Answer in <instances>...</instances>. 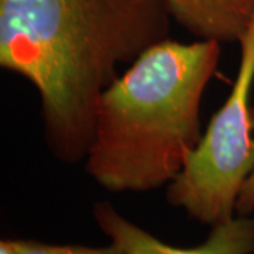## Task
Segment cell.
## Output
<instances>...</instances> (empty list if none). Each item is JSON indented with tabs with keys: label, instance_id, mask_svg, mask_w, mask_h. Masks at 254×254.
<instances>
[{
	"label": "cell",
	"instance_id": "277c9868",
	"mask_svg": "<svg viewBox=\"0 0 254 254\" xmlns=\"http://www.w3.org/2000/svg\"><path fill=\"white\" fill-rule=\"evenodd\" d=\"M100 230L123 254H254V218L240 216L212 226L199 246L182 249L168 245L122 216L108 200L93 205Z\"/></svg>",
	"mask_w": 254,
	"mask_h": 254
},
{
	"label": "cell",
	"instance_id": "8992f818",
	"mask_svg": "<svg viewBox=\"0 0 254 254\" xmlns=\"http://www.w3.org/2000/svg\"><path fill=\"white\" fill-rule=\"evenodd\" d=\"M18 254H123L113 243L105 247L78 245H47L36 240H21Z\"/></svg>",
	"mask_w": 254,
	"mask_h": 254
},
{
	"label": "cell",
	"instance_id": "7a4b0ae2",
	"mask_svg": "<svg viewBox=\"0 0 254 254\" xmlns=\"http://www.w3.org/2000/svg\"><path fill=\"white\" fill-rule=\"evenodd\" d=\"M220 43L164 40L102 93L85 171L112 192H145L177 178L199 143L200 102Z\"/></svg>",
	"mask_w": 254,
	"mask_h": 254
},
{
	"label": "cell",
	"instance_id": "5b68a950",
	"mask_svg": "<svg viewBox=\"0 0 254 254\" xmlns=\"http://www.w3.org/2000/svg\"><path fill=\"white\" fill-rule=\"evenodd\" d=\"M171 17L198 40L239 43L254 17V0H161Z\"/></svg>",
	"mask_w": 254,
	"mask_h": 254
},
{
	"label": "cell",
	"instance_id": "ba28073f",
	"mask_svg": "<svg viewBox=\"0 0 254 254\" xmlns=\"http://www.w3.org/2000/svg\"><path fill=\"white\" fill-rule=\"evenodd\" d=\"M21 247V240L6 239L0 242V254H18Z\"/></svg>",
	"mask_w": 254,
	"mask_h": 254
},
{
	"label": "cell",
	"instance_id": "6da1fadb",
	"mask_svg": "<svg viewBox=\"0 0 254 254\" xmlns=\"http://www.w3.org/2000/svg\"><path fill=\"white\" fill-rule=\"evenodd\" d=\"M170 18L161 0H0V65L34 85L55 158H86L102 93Z\"/></svg>",
	"mask_w": 254,
	"mask_h": 254
},
{
	"label": "cell",
	"instance_id": "3957f363",
	"mask_svg": "<svg viewBox=\"0 0 254 254\" xmlns=\"http://www.w3.org/2000/svg\"><path fill=\"white\" fill-rule=\"evenodd\" d=\"M233 88L213 115L187 163L171 184L167 200L202 225L235 218L243 185L254 170L250 92L254 83V17L242 36Z\"/></svg>",
	"mask_w": 254,
	"mask_h": 254
},
{
	"label": "cell",
	"instance_id": "52a82bcc",
	"mask_svg": "<svg viewBox=\"0 0 254 254\" xmlns=\"http://www.w3.org/2000/svg\"><path fill=\"white\" fill-rule=\"evenodd\" d=\"M252 125L254 128V106L252 108ZM254 212V170L247 178L237 200L236 213L240 216H247Z\"/></svg>",
	"mask_w": 254,
	"mask_h": 254
}]
</instances>
